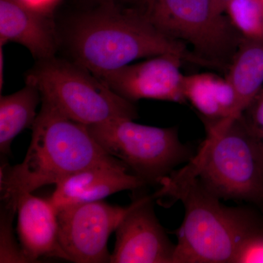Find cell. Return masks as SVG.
I'll return each instance as SVG.
<instances>
[{
  "label": "cell",
  "mask_w": 263,
  "mask_h": 263,
  "mask_svg": "<svg viewBox=\"0 0 263 263\" xmlns=\"http://www.w3.org/2000/svg\"><path fill=\"white\" fill-rule=\"evenodd\" d=\"M65 40L72 61L96 76L165 53L213 68L187 46L159 30L137 5L91 7L70 21Z\"/></svg>",
  "instance_id": "1"
},
{
  "label": "cell",
  "mask_w": 263,
  "mask_h": 263,
  "mask_svg": "<svg viewBox=\"0 0 263 263\" xmlns=\"http://www.w3.org/2000/svg\"><path fill=\"white\" fill-rule=\"evenodd\" d=\"M159 186L152 195L155 200L179 201L184 208L173 263H233L243 240L263 226L249 209L223 204L184 166L164 177Z\"/></svg>",
  "instance_id": "2"
},
{
  "label": "cell",
  "mask_w": 263,
  "mask_h": 263,
  "mask_svg": "<svg viewBox=\"0 0 263 263\" xmlns=\"http://www.w3.org/2000/svg\"><path fill=\"white\" fill-rule=\"evenodd\" d=\"M32 129L30 146L23 162L15 166L6 163L1 166V200L17 202L21 194L56 185L88 167L125 164L97 143L87 126L62 115L45 100L41 102Z\"/></svg>",
  "instance_id": "3"
},
{
  "label": "cell",
  "mask_w": 263,
  "mask_h": 263,
  "mask_svg": "<svg viewBox=\"0 0 263 263\" xmlns=\"http://www.w3.org/2000/svg\"><path fill=\"white\" fill-rule=\"evenodd\" d=\"M206 138L184 167L221 200L263 204V144L243 116L206 127Z\"/></svg>",
  "instance_id": "4"
},
{
  "label": "cell",
  "mask_w": 263,
  "mask_h": 263,
  "mask_svg": "<svg viewBox=\"0 0 263 263\" xmlns=\"http://www.w3.org/2000/svg\"><path fill=\"white\" fill-rule=\"evenodd\" d=\"M25 83L35 86L42 100L51 104L62 115L84 125L138 117L133 103L74 61L56 57L38 60L26 74Z\"/></svg>",
  "instance_id": "5"
},
{
  "label": "cell",
  "mask_w": 263,
  "mask_h": 263,
  "mask_svg": "<svg viewBox=\"0 0 263 263\" xmlns=\"http://www.w3.org/2000/svg\"><path fill=\"white\" fill-rule=\"evenodd\" d=\"M151 23L183 43L214 69L228 70L241 35L214 0H142L138 5Z\"/></svg>",
  "instance_id": "6"
},
{
  "label": "cell",
  "mask_w": 263,
  "mask_h": 263,
  "mask_svg": "<svg viewBox=\"0 0 263 263\" xmlns=\"http://www.w3.org/2000/svg\"><path fill=\"white\" fill-rule=\"evenodd\" d=\"M87 127L108 155L124 162L147 184L159 185L161 180L194 156L180 140L176 127H152L127 118Z\"/></svg>",
  "instance_id": "7"
},
{
  "label": "cell",
  "mask_w": 263,
  "mask_h": 263,
  "mask_svg": "<svg viewBox=\"0 0 263 263\" xmlns=\"http://www.w3.org/2000/svg\"><path fill=\"white\" fill-rule=\"evenodd\" d=\"M103 200L57 207L59 239L68 261L110 262L109 238L129 212Z\"/></svg>",
  "instance_id": "8"
},
{
  "label": "cell",
  "mask_w": 263,
  "mask_h": 263,
  "mask_svg": "<svg viewBox=\"0 0 263 263\" xmlns=\"http://www.w3.org/2000/svg\"><path fill=\"white\" fill-rule=\"evenodd\" d=\"M177 55L165 53L97 76L132 103L142 99L183 104V78Z\"/></svg>",
  "instance_id": "9"
},
{
  "label": "cell",
  "mask_w": 263,
  "mask_h": 263,
  "mask_svg": "<svg viewBox=\"0 0 263 263\" xmlns=\"http://www.w3.org/2000/svg\"><path fill=\"white\" fill-rule=\"evenodd\" d=\"M153 196L137 199L116 230L111 263H173L175 245L156 216Z\"/></svg>",
  "instance_id": "10"
},
{
  "label": "cell",
  "mask_w": 263,
  "mask_h": 263,
  "mask_svg": "<svg viewBox=\"0 0 263 263\" xmlns=\"http://www.w3.org/2000/svg\"><path fill=\"white\" fill-rule=\"evenodd\" d=\"M8 43L27 48L37 61L55 57L60 37L53 15L23 0H0V46Z\"/></svg>",
  "instance_id": "11"
},
{
  "label": "cell",
  "mask_w": 263,
  "mask_h": 263,
  "mask_svg": "<svg viewBox=\"0 0 263 263\" xmlns=\"http://www.w3.org/2000/svg\"><path fill=\"white\" fill-rule=\"evenodd\" d=\"M17 214L21 248L28 262H37L43 257L68 261L59 239L57 207L50 197L21 194L17 197Z\"/></svg>",
  "instance_id": "12"
},
{
  "label": "cell",
  "mask_w": 263,
  "mask_h": 263,
  "mask_svg": "<svg viewBox=\"0 0 263 263\" xmlns=\"http://www.w3.org/2000/svg\"><path fill=\"white\" fill-rule=\"evenodd\" d=\"M126 164L88 167L67 176L55 186L50 199L55 206L103 200L125 190H137L147 184L127 172Z\"/></svg>",
  "instance_id": "13"
},
{
  "label": "cell",
  "mask_w": 263,
  "mask_h": 263,
  "mask_svg": "<svg viewBox=\"0 0 263 263\" xmlns=\"http://www.w3.org/2000/svg\"><path fill=\"white\" fill-rule=\"evenodd\" d=\"M183 95L201 116L205 126L236 119V98L227 78L211 72L184 76Z\"/></svg>",
  "instance_id": "14"
},
{
  "label": "cell",
  "mask_w": 263,
  "mask_h": 263,
  "mask_svg": "<svg viewBox=\"0 0 263 263\" xmlns=\"http://www.w3.org/2000/svg\"><path fill=\"white\" fill-rule=\"evenodd\" d=\"M227 72L236 98V114L240 117L262 89L263 41L242 37Z\"/></svg>",
  "instance_id": "15"
},
{
  "label": "cell",
  "mask_w": 263,
  "mask_h": 263,
  "mask_svg": "<svg viewBox=\"0 0 263 263\" xmlns=\"http://www.w3.org/2000/svg\"><path fill=\"white\" fill-rule=\"evenodd\" d=\"M42 102L39 90L26 83L22 89L0 98V152L9 155L12 142L26 128H32L38 105Z\"/></svg>",
  "instance_id": "16"
},
{
  "label": "cell",
  "mask_w": 263,
  "mask_h": 263,
  "mask_svg": "<svg viewBox=\"0 0 263 263\" xmlns=\"http://www.w3.org/2000/svg\"><path fill=\"white\" fill-rule=\"evenodd\" d=\"M224 13L242 37L263 41V5L259 0H231Z\"/></svg>",
  "instance_id": "17"
},
{
  "label": "cell",
  "mask_w": 263,
  "mask_h": 263,
  "mask_svg": "<svg viewBox=\"0 0 263 263\" xmlns=\"http://www.w3.org/2000/svg\"><path fill=\"white\" fill-rule=\"evenodd\" d=\"M17 213V202L10 199L1 200V240L0 262H28L20 245L15 243L13 221Z\"/></svg>",
  "instance_id": "18"
},
{
  "label": "cell",
  "mask_w": 263,
  "mask_h": 263,
  "mask_svg": "<svg viewBox=\"0 0 263 263\" xmlns=\"http://www.w3.org/2000/svg\"><path fill=\"white\" fill-rule=\"evenodd\" d=\"M233 263H263V226L243 240Z\"/></svg>",
  "instance_id": "19"
},
{
  "label": "cell",
  "mask_w": 263,
  "mask_h": 263,
  "mask_svg": "<svg viewBox=\"0 0 263 263\" xmlns=\"http://www.w3.org/2000/svg\"><path fill=\"white\" fill-rule=\"evenodd\" d=\"M246 122L263 144V90L243 114Z\"/></svg>",
  "instance_id": "20"
},
{
  "label": "cell",
  "mask_w": 263,
  "mask_h": 263,
  "mask_svg": "<svg viewBox=\"0 0 263 263\" xmlns=\"http://www.w3.org/2000/svg\"><path fill=\"white\" fill-rule=\"evenodd\" d=\"M24 3L30 5L43 13L53 15V10L58 0H23Z\"/></svg>",
  "instance_id": "21"
},
{
  "label": "cell",
  "mask_w": 263,
  "mask_h": 263,
  "mask_svg": "<svg viewBox=\"0 0 263 263\" xmlns=\"http://www.w3.org/2000/svg\"><path fill=\"white\" fill-rule=\"evenodd\" d=\"M85 3L97 6L101 5H137L142 0H83Z\"/></svg>",
  "instance_id": "22"
},
{
  "label": "cell",
  "mask_w": 263,
  "mask_h": 263,
  "mask_svg": "<svg viewBox=\"0 0 263 263\" xmlns=\"http://www.w3.org/2000/svg\"><path fill=\"white\" fill-rule=\"evenodd\" d=\"M231 0H214V9L218 14H224L227 5Z\"/></svg>",
  "instance_id": "23"
},
{
  "label": "cell",
  "mask_w": 263,
  "mask_h": 263,
  "mask_svg": "<svg viewBox=\"0 0 263 263\" xmlns=\"http://www.w3.org/2000/svg\"><path fill=\"white\" fill-rule=\"evenodd\" d=\"M259 2H260L261 4L263 5V0H259Z\"/></svg>",
  "instance_id": "24"
}]
</instances>
